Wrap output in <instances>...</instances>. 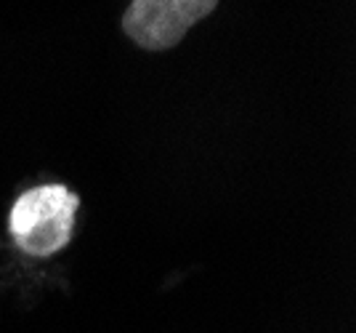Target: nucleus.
<instances>
[{"mask_svg": "<svg viewBox=\"0 0 356 333\" xmlns=\"http://www.w3.org/2000/svg\"><path fill=\"white\" fill-rule=\"evenodd\" d=\"M77 208L80 197L64 184H43L22 192L8 213V232L16 248L38 258L64 251L72 240Z\"/></svg>", "mask_w": 356, "mask_h": 333, "instance_id": "nucleus-1", "label": "nucleus"}, {"mask_svg": "<svg viewBox=\"0 0 356 333\" xmlns=\"http://www.w3.org/2000/svg\"><path fill=\"white\" fill-rule=\"evenodd\" d=\"M216 6L218 0H131L122 30L144 51H170Z\"/></svg>", "mask_w": 356, "mask_h": 333, "instance_id": "nucleus-2", "label": "nucleus"}]
</instances>
